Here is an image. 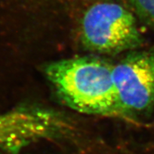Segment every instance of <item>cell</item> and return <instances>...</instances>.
I'll list each match as a JSON object with an SVG mask.
<instances>
[{
    "label": "cell",
    "instance_id": "1",
    "mask_svg": "<svg viewBox=\"0 0 154 154\" xmlns=\"http://www.w3.org/2000/svg\"><path fill=\"white\" fill-rule=\"evenodd\" d=\"M113 65L99 57L63 59L45 67L47 79L66 105L79 113L125 115L113 80Z\"/></svg>",
    "mask_w": 154,
    "mask_h": 154
},
{
    "label": "cell",
    "instance_id": "2",
    "mask_svg": "<svg viewBox=\"0 0 154 154\" xmlns=\"http://www.w3.org/2000/svg\"><path fill=\"white\" fill-rule=\"evenodd\" d=\"M81 36L83 45L100 54H117L140 45L142 36L132 13L116 2L94 4L85 13Z\"/></svg>",
    "mask_w": 154,
    "mask_h": 154
},
{
    "label": "cell",
    "instance_id": "3",
    "mask_svg": "<svg viewBox=\"0 0 154 154\" xmlns=\"http://www.w3.org/2000/svg\"><path fill=\"white\" fill-rule=\"evenodd\" d=\"M113 80L125 115L149 109L154 106V53L128 54L113 65Z\"/></svg>",
    "mask_w": 154,
    "mask_h": 154
},
{
    "label": "cell",
    "instance_id": "4",
    "mask_svg": "<svg viewBox=\"0 0 154 154\" xmlns=\"http://www.w3.org/2000/svg\"><path fill=\"white\" fill-rule=\"evenodd\" d=\"M27 134V122L20 110L0 114V146L12 152L22 144Z\"/></svg>",
    "mask_w": 154,
    "mask_h": 154
},
{
    "label": "cell",
    "instance_id": "5",
    "mask_svg": "<svg viewBox=\"0 0 154 154\" xmlns=\"http://www.w3.org/2000/svg\"><path fill=\"white\" fill-rule=\"evenodd\" d=\"M138 15L154 29V0H128Z\"/></svg>",
    "mask_w": 154,
    "mask_h": 154
}]
</instances>
